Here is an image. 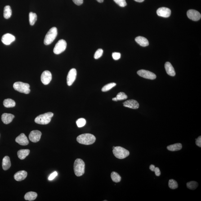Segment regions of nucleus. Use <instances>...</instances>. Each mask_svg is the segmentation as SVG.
<instances>
[{"label":"nucleus","mask_w":201,"mask_h":201,"mask_svg":"<svg viewBox=\"0 0 201 201\" xmlns=\"http://www.w3.org/2000/svg\"><path fill=\"white\" fill-rule=\"evenodd\" d=\"M112 57L114 60H118L120 58L121 54L119 53L114 52L112 54Z\"/></svg>","instance_id":"c9c22d12"},{"label":"nucleus","mask_w":201,"mask_h":201,"mask_svg":"<svg viewBox=\"0 0 201 201\" xmlns=\"http://www.w3.org/2000/svg\"><path fill=\"white\" fill-rule=\"evenodd\" d=\"M113 152L115 157L119 159H124L128 157L130 154L128 150L120 146L115 147Z\"/></svg>","instance_id":"20e7f679"},{"label":"nucleus","mask_w":201,"mask_h":201,"mask_svg":"<svg viewBox=\"0 0 201 201\" xmlns=\"http://www.w3.org/2000/svg\"><path fill=\"white\" fill-rule=\"evenodd\" d=\"M73 168L75 174L77 176H82L85 173V163L82 160L77 159L75 161Z\"/></svg>","instance_id":"f03ea898"},{"label":"nucleus","mask_w":201,"mask_h":201,"mask_svg":"<svg viewBox=\"0 0 201 201\" xmlns=\"http://www.w3.org/2000/svg\"><path fill=\"white\" fill-rule=\"evenodd\" d=\"M182 148V145L180 143H177L174 145L168 146L167 149L171 151H176L181 150Z\"/></svg>","instance_id":"b1692460"},{"label":"nucleus","mask_w":201,"mask_h":201,"mask_svg":"<svg viewBox=\"0 0 201 201\" xmlns=\"http://www.w3.org/2000/svg\"><path fill=\"white\" fill-rule=\"evenodd\" d=\"M124 106L131 108V109H138L139 105L136 100H126L123 103Z\"/></svg>","instance_id":"2eb2a0df"},{"label":"nucleus","mask_w":201,"mask_h":201,"mask_svg":"<svg viewBox=\"0 0 201 201\" xmlns=\"http://www.w3.org/2000/svg\"><path fill=\"white\" fill-rule=\"evenodd\" d=\"M14 117V115L12 114L4 113L2 115L1 119L4 123L7 124L12 122Z\"/></svg>","instance_id":"a211bd4d"},{"label":"nucleus","mask_w":201,"mask_h":201,"mask_svg":"<svg viewBox=\"0 0 201 201\" xmlns=\"http://www.w3.org/2000/svg\"><path fill=\"white\" fill-rule=\"evenodd\" d=\"M42 133L40 131L35 130L31 131L29 135V138L32 142L36 143L40 139Z\"/></svg>","instance_id":"f8f14e48"},{"label":"nucleus","mask_w":201,"mask_h":201,"mask_svg":"<svg viewBox=\"0 0 201 201\" xmlns=\"http://www.w3.org/2000/svg\"><path fill=\"white\" fill-rule=\"evenodd\" d=\"M96 1H98L99 3H102L104 1V0H96Z\"/></svg>","instance_id":"c03bdc74"},{"label":"nucleus","mask_w":201,"mask_h":201,"mask_svg":"<svg viewBox=\"0 0 201 201\" xmlns=\"http://www.w3.org/2000/svg\"><path fill=\"white\" fill-rule=\"evenodd\" d=\"M112 180L114 182L118 183L121 180V177L120 176L117 172H113L111 175Z\"/></svg>","instance_id":"cd10ccee"},{"label":"nucleus","mask_w":201,"mask_h":201,"mask_svg":"<svg viewBox=\"0 0 201 201\" xmlns=\"http://www.w3.org/2000/svg\"><path fill=\"white\" fill-rule=\"evenodd\" d=\"M29 22L30 25H33L37 20V14L34 13L30 12L29 13Z\"/></svg>","instance_id":"bb28decb"},{"label":"nucleus","mask_w":201,"mask_h":201,"mask_svg":"<svg viewBox=\"0 0 201 201\" xmlns=\"http://www.w3.org/2000/svg\"><path fill=\"white\" fill-rule=\"evenodd\" d=\"M67 43L64 40H60L56 43L53 49L54 53L59 55L65 51L66 49Z\"/></svg>","instance_id":"0eeeda50"},{"label":"nucleus","mask_w":201,"mask_h":201,"mask_svg":"<svg viewBox=\"0 0 201 201\" xmlns=\"http://www.w3.org/2000/svg\"><path fill=\"white\" fill-rule=\"evenodd\" d=\"M112 100H113V101H118L117 100V98L116 97H114V98H113V99H112Z\"/></svg>","instance_id":"37998d69"},{"label":"nucleus","mask_w":201,"mask_h":201,"mask_svg":"<svg viewBox=\"0 0 201 201\" xmlns=\"http://www.w3.org/2000/svg\"><path fill=\"white\" fill-rule=\"evenodd\" d=\"M154 172H155V175H156L157 176H160L161 172L159 168L156 167Z\"/></svg>","instance_id":"ea45409f"},{"label":"nucleus","mask_w":201,"mask_h":201,"mask_svg":"<svg viewBox=\"0 0 201 201\" xmlns=\"http://www.w3.org/2000/svg\"><path fill=\"white\" fill-rule=\"evenodd\" d=\"M73 2L77 5H81L83 3V0H72Z\"/></svg>","instance_id":"58836bf2"},{"label":"nucleus","mask_w":201,"mask_h":201,"mask_svg":"<svg viewBox=\"0 0 201 201\" xmlns=\"http://www.w3.org/2000/svg\"><path fill=\"white\" fill-rule=\"evenodd\" d=\"M37 194L35 192L30 191L27 193L24 196V198L25 200L28 201H33L36 198Z\"/></svg>","instance_id":"5701e85b"},{"label":"nucleus","mask_w":201,"mask_h":201,"mask_svg":"<svg viewBox=\"0 0 201 201\" xmlns=\"http://www.w3.org/2000/svg\"><path fill=\"white\" fill-rule=\"evenodd\" d=\"M57 174H58L56 171H55V172H53V173L51 174L49 176L48 178L49 180H50V181L53 180V179L57 176Z\"/></svg>","instance_id":"e433bc0d"},{"label":"nucleus","mask_w":201,"mask_h":201,"mask_svg":"<svg viewBox=\"0 0 201 201\" xmlns=\"http://www.w3.org/2000/svg\"><path fill=\"white\" fill-rule=\"evenodd\" d=\"M168 185L169 187L172 189H175L178 187V184L177 182L173 179H171L169 181Z\"/></svg>","instance_id":"7c9ffc66"},{"label":"nucleus","mask_w":201,"mask_h":201,"mask_svg":"<svg viewBox=\"0 0 201 201\" xmlns=\"http://www.w3.org/2000/svg\"><path fill=\"white\" fill-rule=\"evenodd\" d=\"M41 81L44 84H49L52 79V75L51 72L49 71H44L41 75Z\"/></svg>","instance_id":"9b49d317"},{"label":"nucleus","mask_w":201,"mask_h":201,"mask_svg":"<svg viewBox=\"0 0 201 201\" xmlns=\"http://www.w3.org/2000/svg\"><path fill=\"white\" fill-rule=\"evenodd\" d=\"M77 140L79 144L85 145H91L95 142L96 138L92 134L85 133L77 137Z\"/></svg>","instance_id":"f257e3e1"},{"label":"nucleus","mask_w":201,"mask_h":201,"mask_svg":"<svg viewBox=\"0 0 201 201\" xmlns=\"http://www.w3.org/2000/svg\"><path fill=\"white\" fill-rule=\"evenodd\" d=\"M116 85V84L115 83H111L104 86L102 89V91L103 92H107L109 91L113 88V87H115Z\"/></svg>","instance_id":"c756f323"},{"label":"nucleus","mask_w":201,"mask_h":201,"mask_svg":"<svg viewBox=\"0 0 201 201\" xmlns=\"http://www.w3.org/2000/svg\"><path fill=\"white\" fill-rule=\"evenodd\" d=\"M12 10L10 6H5L4 8L3 16L5 18L8 19L11 17L12 15Z\"/></svg>","instance_id":"a878e982"},{"label":"nucleus","mask_w":201,"mask_h":201,"mask_svg":"<svg viewBox=\"0 0 201 201\" xmlns=\"http://www.w3.org/2000/svg\"><path fill=\"white\" fill-rule=\"evenodd\" d=\"M155 166L153 165H151L150 167H149V168H150V170L152 171H154V172L155 170Z\"/></svg>","instance_id":"a19ab883"},{"label":"nucleus","mask_w":201,"mask_h":201,"mask_svg":"<svg viewBox=\"0 0 201 201\" xmlns=\"http://www.w3.org/2000/svg\"><path fill=\"white\" fill-rule=\"evenodd\" d=\"M187 16L190 20L198 21L201 18V14L198 11L194 10H189L187 12Z\"/></svg>","instance_id":"9d476101"},{"label":"nucleus","mask_w":201,"mask_h":201,"mask_svg":"<svg viewBox=\"0 0 201 201\" xmlns=\"http://www.w3.org/2000/svg\"><path fill=\"white\" fill-rule=\"evenodd\" d=\"M76 123L78 127H82L86 124V121L84 118H80L77 121Z\"/></svg>","instance_id":"2f4dec72"},{"label":"nucleus","mask_w":201,"mask_h":201,"mask_svg":"<svg viewBox=\"0 0 201 201\" xmlns=\"http://www.w3.org/2000/svg\"><path fill=\"white\" fill-rule=\"evenodd\" d=\"M16 142L21 145L26 146L29 144L27 137L24 133L21 134L15 139Z\"/></svg>","instance_id":"dca6fc26"},{"label":"nucleus","mask_w":201,"mask_h":201,"mask_svg":"<svg viewBox=\"0 0 201 201\" xmlns=\"http://www.w3.org/2000/svg\"><path fill=\"white\" fill-rule=\"evenodd\" d=\"M1 40L4 44L9 45L15 41V37L12 34L7 33L4 35Z\"/></svg>","instance_id":"4468645a"},{"label":"nucleus","mask_w":201,"mask_h":201,"mask_svg":"<svg viewBox=\"0 0 201 201\" xmlns=\"http://www.w3.org/2000/svg\"><path fill=\"white\" fill-rule=\"evenodd\" d=\"M27 173L25 171H20L17 172L14 176V179L18 181H20L24 180L27 177Z\"/></svg>","instance_id":"f3484780"},{"label":"nucleus","mask_w":201,"mask_h":201,"mask_svg":"<svg viewBox=\"0 0 201 201\" xmlns=\"http://www.w3.org/2000/svg\"><path fill=\"white\" fill-rule=\"evenodd\" d=\"M103 53V50L102 49H98L95 52L94 58L96 59L100 58L102 56Z\"/></svg>","instance_id":"72a5a7b5"},{"label":"nucleus","mask_w":201,"mask_h":201,"mask_svg":"<svg viewBox=\"0 0 201 201\" xmlns=\"http://www.w3.org/2000/svg\"><path fill=\"white\" fill-rule=\"evenodd\" d=\"M2 168L4 170H7L10 168L11 166V162L10 157L5 156L4 157L2 160Z\"/></svg>","instance_id":"412c9836"},{"label":"nucleus","mask_w":201,"mask_h":201,"mask_svg":"<svg viewBox=\"0 0 201 201\" xmlns=\"http://www.w3.org/2000/svg\"><path fill=\"white\" fill-rule=\"evenodd\" d=\"M57 35V28L53 27L48 32L45 37L44 44L46 45L51 44L56 38Z\"/></svg>","instance_id":"39448f33"},{"label":"nucleus","mask_w":201,"mask_h":201,"mask_svg":"<svg viewBox=\"0 0 201 201\" xmlns=\"http://www.w3.org/2000/svg\"><path fill=\"white\" fill-rule=\"evenodd\" d=\"M3 104L4 106L6 108L14 107L16 105L15 101L14 100L9 98L4 100Z\"/></svg>","instance_id":"393cba45"},{"label":"nucleus","mask_w":201,"mask_h":201,"mask_svg":"<svg viewBox=\"0 0 201 201\" xmlns=\"http://www.w3.org/2000/svg\"><path fill=\"white\" fill-rule=\"evenodd\" d=\"M77 75L76 69L73 68L69 71L67 77V83L68 86L72 85L75 81Z\"/></svg>","instance_id":"1a4fd4ad"},{"label":"nucleus","mask_w":201,"mask_h":201,"mask_svg":"<svg viewBox=\"0 0 201 201\" xmlns=\"http://www.w3.org/2000/svg\"><path fill=\"white\" fill-rule=\"evenodd\" d=\"M198 185V183L197 182L194 181L189 182L187 184V186L188 189L191 190H194L196 189Z\"/></svg>","instance_id":"c85d7f7f"},{"label":"nucleus","mask_w":201,"mask_h":201,"mask_svg":"<svg viewBox=\"0 0 201 201\" xmlns=\"http://www.w3.org/2000/svg\"><path fill=\"white\" fill-rule=\"evenodd\" d=\"M157 15L160 16L164 18L169 17L170 16L171 11L170 9L165 7L160 8L157 10Z\"/></svg>","instance_id":"ddd939ff"},{"label":"nucleus","mask_w":201,"mask_h":201,"mask_svg":"<svg viewBox=\"0 0 201 201\" xmlns=\"http://www.w3.org/2000/svg\"><path fill=\"white\" fill-rule=\"evenodd\" d=\"M117 100H126L127 99V96L124 92H120L117 94L116 97Z\"/></svg>","instance_id":"473e14b6"},{"label":"nucleus","mask_w":201,"mask_h":201,"mask_svg":"<svg viewBox=\"0 0 201 201\" xmlns=\"http://www.w3.org/2000/svg\"><path fill=\"white\" fill-rule=\"evenodd\" d=\"M13 87L15 90L18 92L25 94H28L30 92V86L28 83L21 82H15Z\"/></svg>","instance_id":"423d86ee"},{"label":"nucleus","mask_w":201,"mask_h":201,"mask_svg":"<svg viewBox=\"0 0 201 201\" xmlns=\"http://www.w3.org/2000/svg\"><path fill=\"white\" fill-rule=\"evenodd\" d=\"M137 74L142 78L151 80H154L156 78L157 76L154 73L149 71L145 70H140L137 72Z\"/></svg>","instance_id":"6e6552de"},{"label":"nucleus","mask_w":201,"mask_h":201,"mask_svg":"<svg viewBox=\"0 0 201 201\" xmlns=\"http://www.w3.org/2000/svg\"><path fill=\"white\" fill-rule=\"evenodd\" d=\"M135 41L137 42L140 46L142 47H146L149 44L148 40L145 37L138 36L135 38Z\"/></svg>","instance_id":"aec40b11"},{"label":"nucleus","mask_w":201,"mask_h":201,"mask_svg":"<svg viewBox=\"0 0 201 201\" xmlns=\"http://www.w3.org/2000/svg\"><path fill=\"white\" fill-rule=\"evenodd\" d=\"M196 144L198 146L201 147V136H200L196 140Z\"/></svg>","instance_id":"4c0bfd02"},{"label":"nucleus","mask_w":201,"mask_h":201,"mask_svg":"<svg viewBox=\"0 0 201 201\" xmlns=\"http://www.w3.org/2000/svg\"><path fill=\"white\" fill-rule=\"evenodd\" d=\"M166 71L168 75L174 77L176 75V72L172 64L169 62H167L165 64Z\"/></svg>","instance_id":"6ab92c4d"},{"label":"nucleus","mask_w":201,"mask_h":201,"mask_svg":"<svg viewBox=\"0 0 201 201\" xmlns=\"http://www.w3.org/2000/svg\"><path fill=\"white\" fill-rule=\"evenodd\" d=\"M114 1L120 7H124L127 5L126 0H114Z\"/></svg>","instance_id":"f704fd0d"},{"label":"nucleus","mask_w":201,"mask_h":201,"mask_svg":"<svg viewBox=\"0 0 201 201\" xmlns=\"http://www.w3.org/2000/svg\"><path fill=\"white\" fill-rule=\"evenodd\" d=\"M51 112H48L44 114L40 115L35 119V122L38 124H47L50 122L51 118L53 116Z\"/></svg>","instance_id":"7ed1b4c3"},{"label":"nucleus","mask_w":201,"mask_h":201,"mask_svg":"<svg viewBox=\"0 0 201 201\" xmlns=\"http://www.w3.org/2000/svg\"><path fill=\"white\" fill-rule=\"evenodd\" d=\"M134 1H136V2H144L145 0H134Z\"/></svg>","instance_id":"79ce46f5"},{"label":"nucleus","mask_w":201,"mask_h":201,"mask_svg":"<svg viewBox=\"0 0 201 201\" xmlns=\"http://www.w3.org/2000/svg\"><path fill=\"white\" fill-rule=\"evenodd\" d=\"M30 150L29 149H21L18 152V157L20 159H25L26 157L28 156L29 154Z\"/></svg>","instance_id":"4be33fe9"}]
</instances>
